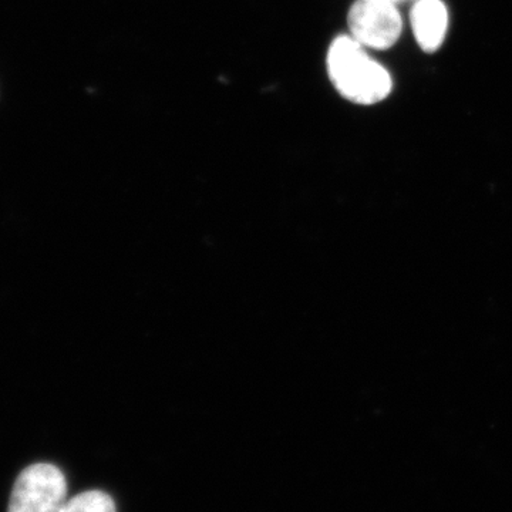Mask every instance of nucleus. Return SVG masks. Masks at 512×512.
I'll list each match as a JSON object with an SVG mask.
<instances>
[{"instance_id": "2", "label": "nucleus", "mask_w": 512, "mask_h": 512, "mask_svg": "<svg viewBox=\"0 0 512 512\" xmlns=\"http://www.w3.org/2000/svg\"><path fill=\"white\" fill-rule=\"evenodd\" d=\"M67 484L52 464H33L19 474L10 495L8 512H62Z\"/></svg>"}, {"instance_id": "4", "label": "nucleus", "mask_w": 512, "mask_h": 512, "mask_svg": "<svg viewBox=\"0 0 512 512\" xmlns=\"http://www.w3.org/2000/svg\"><path fill=\"white\" fill-rule=\"evenodd\" d=\"M417 45L426 53H434L443 45L448 28L446 5L440 0H417L410 15Z\"/></svg>"}, {"instance_id": "6", "label": "nucleus", "mask_w": 512, "mask_h": 512, "mask_svg": "<svg viewBox=\"0 0 512 512\" xmlns=\"http://www.w3.org/2000/svg\"><path fill=\"white\" fill-rule=\"evenodd\" d=\"M389 2L396 3V5H397V3L402 2V0H389Z\"/></svg>"}, {"instance_id": "1", "label": "nucleus", "mask_w": 512, "mask_h": 512, "mask_svg": "<svg viewBox=\"0 0 512 512\" xmlns=\"http://www.w3.org/2000/svg\"><path fill=\"white\" fill-rule=\"evenodd\" d=\"M326 72L336 92L350 103L372 106L392 93L389 70L372 59L366 47L350 35H340L330 43Z\"/></svg>"}, {"instance_id": "3", "label": "nucleus", "mask_w": 512, "mask_h": 512, "mask_svg": "<svg viewBox=\"0 0 512 512\" xmlns=\"http://www.w3.org/2000/svg\"><path fill=\"white\" fill-rule=\"evenodd\" d=\"M349 35L367 50H387L403 32L396 3L389 0H356L348 13Z\"/></svg>"}, {"instance_id": "5", "label": "nucleus", "mask_w": 512, "mask_h": 512, "mask_svg": "<svg viewBox=\"0 0 512 512\" xmlns=\"http://www.w3.org/2000/svg\"><path fill=\"white\" fill-rule=\"evenodd\" d=\"M62 512H116V504L103 491H86L67 500Z\"/></svg>"}]
</instances>
